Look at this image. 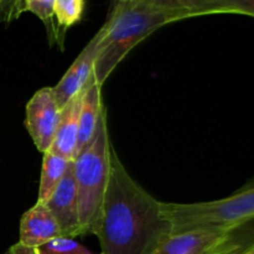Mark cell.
<instances>
[{"instance_id":"cell-1","label":"cell","mask_w":254,"mask_h":254,"mask_svg":"<svg viewBox=\"0 0 254 254\" xmlns=\"http://www.w3.org/2000/svg\"><path fill=\"white\" fill-rule=\"evenodd\" d=\"M170 235L160 201L129 175L112 146L109 180L94 235L101 254H151Z\"/></svg>"},{"instance_id":"cell-2","label":"cell","mask_w":254,"mask_h":254,"mask_svg":"<svg viewBox=\"0 0 254 254\" xmlns=\"http://www.w3.org/2000/svg\"><path fill=\"white\" fill-rule=\"evenodd\" d=\"M183 17L153 9L133 0H113L112 10L101 34L99 52L94 64V77L103 86L112 72L133 47L160 27Z\"/></svg>"},{"instance_id":"cell-3","label":"cell","mask_w":254,"mask_h":254,"mask_svg":"<svg viewBox=\"0 0 254 254\" xmlns=\"http://www.w3.org/2000/svg\"><path fill=\"white\" fill-rule=\"evenodd\" d=\"M111 150L107 112H104L94 139L72 161L82 236L96 235L98 230L104 193L109 180Z\"/></svg>"},{"instance_id":"cell-4","label":"cell","mask_w":254,"mask_h":254,"mask_svg":"<svg viewBox=\"0 0 254 254\" xmlns=\"http://www.w3.org/2000/svg\"><path fill=\"white\" fill-rule=\"evenodd\" d=\"M171 235L200 228H232L254 220V184L221 200L196 203L160 202Z\"/></svg>"},{"instance_id":"cell-5","label":"cell","mask_w":254,"mask_h":254,"mask_svg":"<svg viewBox=\"0 0 254 254\" xmlns=\"http://www.w3.org/2000/svg\"><path fill=\"white\" fill-rule=\"evenodd\" d=\"M254 243V220L232 228H200L170 235L151 254H238Z\"/></svg>"},{"instance_id":"cell-6","label":"cell","mask_w":254,"mask_h":254,"mask_svg":"<svg viewBox=\"0 0 254 254\" xmlns=\"http://www.w3.org/2000/svg\"><path fill=\"white\" fill-rule=\"evenodd\" d=\"M60 117L61 109L57 106L52 87H42L27 102L25 127L41 153L51 148Z\"/></svg>"},{"instance_id":"cell-7","label":"cell","mask_w":254,"mask_h":254,"mask_svg":"<svg viewBox=\"0 0 254 254\" xmlns=\"http://www.w3.org/2000/svg\"><path fill=\"white\" fill-rule=\"evenodd\" d=\"M45 205L51 211L52 216L59 223L62 237L74 238L82 236L73 163L69 164L64 179Z\"/></svg>"},{"instance_id":"cell-8","label":"cell","mask_w":254,"mask_h":254,"mask_svg":"<svg viewBox=\"0 0 254 254\" xmlns=\"http://www.w3.org/2000/svg\"><path fill=\"white\" fill-rule=\"evenodd\" d=\"M99 40L101 34L98 31L77 56L59 83L52 87L60 109L64 108L69 101L82 93L91 81L94 72V64L99 52Z\"/></svg>"},{"instance_id":"cell-9","label":"cell","mask_w":254,"mask_h":254,"mask_svg":"<svg viewBox=\"0 0 254 254\" xmlns=\"http://www.w3.org/2000/svg\"><path fill=\"white\" fill-rule=\"evenodd\" d=\"M57 237H62L61 230L45 203L36 202L22 215L19 240L21 245L39 248Z\"/></svg>"},{"instance_id":"cell-10","label":"cell","mask_w":254,"mask_h":254,"mask_svg":"<svg viewBox=\"0 0 254 254\" xmlns=\"http://www.w3.org/2000/svg\"><path fill=\"white\" fill-rule=\"evenodd\" d=\"M104 112L106 108L102 101V86L97 82L93 74L82 92L77 154L94 139Z\"/></svg>"},{"instance_id":"cell-11","label":"cell","mask_w":254,"mask_h":254,"mask_svg":"<svg viewBox=\"0 0 254 254\" xmlns=\"http://www.w3.org/2000/svg\"><path fill=\"white\" fill-rule=\"evenodd\" d=\"M81 97L82 93H79L61 109L59 126L50 148V151L67 160H73L77 155Z\"/></svg>"},{"instance_id":"cell-12","label":"cell","mask_w":254,"mask_h":254,"mask_svg":"<svg viewBox=\"0 0 254 254\" xmlns=\"http://www.w3.org/2000/svg\"><path fill=\"white\" fill-rule=\"evenodd\" d=\"M153 9L176 14L184 19L201 15L223 14L216 0H133Z\"/></svg>"},{"instance_id":"cell-13","label":"cell","mask_w":254,"mask_h":254,"mask_svg":"<svg viewBox=\"0 0 254 254\" xmlns=\"http://www.w3.org/2000/svg\"><path fill=\"white\" fill-rule=\"evenodd\" d=\"M73 160H67L52 151L47 150L44 153L41 169V179H40L39 195L37 202L45 203L50 198L59 184L64 179L69 164Z\"/></svg>"},{"instance_id":"cell-14","label":"cell","mask_w":254,"mask_h":254,"mask_svg":"<svg viewBox=\"0 0 254 254\" xmlns=\"http://www.w3.org/2000/svg\"><path fill=\"white\" fill-rule=\"evenodd\" d=\"M86 0H56L54 9L57 32V46L64 50L66 32L82 19Z\"/></svg>"},{"instance_id":"cell-15","label":"cell","mask_w":254,"mask_h":254,"mask_svg":"<svg viewBox=\"0 0 254 254\" xmlns=\"http://www.w3.org/2000/svg\"><path fill=\"white\" fill-rule=\"evenodd\" d=\"M56 0H22V12L29 11L39 17L45 25L47 32V39L50 44H57L56 24H55L54 9Z\"/></svg>"},{"instance_id":"cell-16","label":"cell","mask_w":254,"mask_h":254,"mask_svg":"<svg viewBox=\"0 0 254 254\" xmlns=\"http://www.w3.org/2000/svg\"><path fill=\"white\" fill-rule=\"evenodd\" d=\"M39 254H96L73 238L57 237L37 248Z\"/></svg>"},{"instance_id":"cell-17","label":"cell","mask_w":254,"mask_h":254,"mask_svg":"<svg viewBox=\"0 0 254 254\" xmlns=\"http://www.w3.org/2000/svg\"><path fill=\"white\" fill-rule=\"evenodd\" d=\"M223 14H242L254 17V0H216Z\"/></svg>"},{"instance_id":"cell-18","label":"cell","mask_w":254,"mask_h":254,"mask_svg":"<svg viewBox=\"0 0 254 254\" xmlns=\"http://www.w3.org/2000/svg\"><path fill=\"white\" fill-rule=\"evenodd\" d=\"M21 0H0V22L10 24L19 19L21 12Z\"/></svg>"},{"instance_id":"cell-19","label":"cell","mask_w":254,"mask_h":254,"mask_svg":"<svg viewBox=\"0 0 254 254\" xmlns=\"http://www.w3.org/2000/svg\"><path fill=\"white\" fill-rule=\"evenodd\" d=\"M5 254H39V251H37V248L26 247V246L17 242L14 246H11Z\"/></svg>"},{"instance_id":"cell-20","label":"cell","mask_w":254,"mask_h":254,"mask_svg":"<svg viewBox=\"0 0 254 254\" xmlns=\"http://www.w3.org/2000/svg\"><path fill=\"white\" fill-rule=\"evenodd\" d=\"M238 254H254V243L252 246H251V247H248L247 250H245L243 252H241Z\"/></svg>"},{"instance_id":"cell-21","label":"cell","mask_w":254,"mask_h":254,"mask_svg":"<svg viewBox=\"0 0 254 254\" xmlns=\"http://www.w3.org/2000/svg\"><path fill=\"white\" fill-rule=\"evenodd\" d=\"M21 1H22V0H21ZM21 1H20V4H21ZM21 12H22V9H21Z\"/></svg>"}]
</instances>
